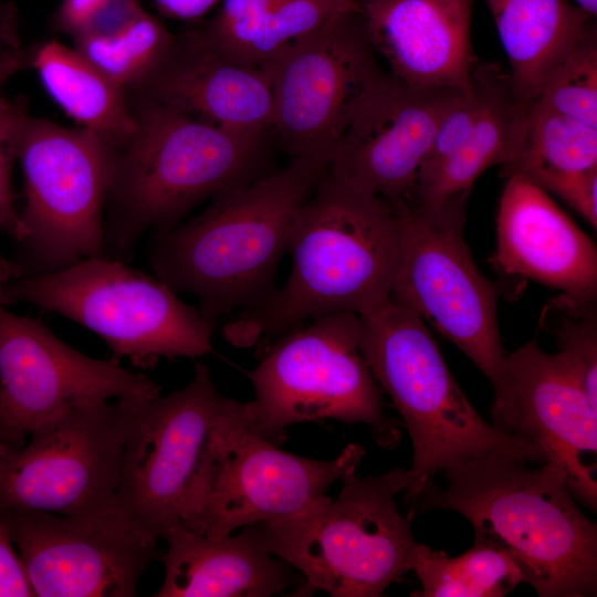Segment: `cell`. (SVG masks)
Here are the masks:
<instances>
[{"instance_id":"1","label":"cell","mask_w":597,"mask_h":597,"mask_svg":"<svg viewBox=\"0 0 597 597\" xmlns=\"http://www.w3.org/2000/svg\"><path fill=\"white\" fill-rule=\"evenodd\" d=\"M399 247L398 210L326 170L295 217L287 280L228 322L224 338L252 347L321 316L380 305L391 292Z\"/></svg>"},{"instance_id":"2","label":"cell","mask_w":597,"mask_h":597,"mask_svg":"<svg viewBox=\"0 0 597 597\" xmlns=\"http://www.w3.org/2000/svg\"><path fill=\"white\" fill-rule=\"evenodd\" d=\"M526 463L489 453L447 469V488L428 481L409 503V515H463L475 542L506 552L540 597L596 596V524L574 502L556 463Z\"/></svg>"},{"instance_id":"3","label":"cell","mask_w":597,"mask_h":597,"mask_svg":"<svg viewBox=\"0 0 597 597\" xmlns=\"http://www.w3.org/2000/svg\"><path fill=\"white\" fill-rule=\"evenodd\" d=\"M325 171L292 159L214 197L191 220L157 231L147 251L155 275L177 294L196 296L214 327L233 311L255 307L274 291L295 217Z\"/></svg>"},{"instance_id":"4","label":"cell","mask_w":597,"mask_h":597,"mask_svg":"<svg viewBox=\"0 0 597 597\" xmlns=\"http://www.w3.org/2000/svg\"><path fill=\"white\" fill-rule=\"evenodd\" d=\"M129 102L135 130L114 151L104 222L105 255L119 260L147 231L169 229L205 199L262 176L254 172L262 142L165 104Z\"/></svg>"},{"instance_id":"5","label":"cell","mask_w":597,"mask_h":597,"mask_svg":"<svg viewBox=\"0 0 597 597\" xmlns=\"http://www.w3.org/2000/svg\"><path fill=\"white\" fill-rule=\"evenodd\" d=\"M360 350L410 436L408 504L438 471L499 453L545 462L534 442L488 423L449 370L431 333L416 313L391 302L359 315Z\"/></svg>"},{"instance_id":"6","label":"cell","mask_w":597,"mask_h":597,"mask_svg":"<svg viewBox=\"0 0 597 597\" xmlns=\"http://www.w3.org/2000/svg\"><path fill=\"white\" fill-rule=\"evenodd\" d=\"M336 498L295 517L258 524L269 552L305 578L300 593L332 597H379L412 570L418 542L396 495L406 491L408 470L343 476Z\"/></svg>"},{"instance_id":"7","label":"cell","mask_w":597,"mask_h":597,"mask_svg":"<svg viewBox=\"0 0 597 597\" xmlns=\"http://www.w3.org/2000/svg\"><path fill=\"white\" fill-rule=\"evenodd\" d=\"M4 305L28 303L98 335L114 355L142 369L160 358L210 354L214 326L165 282L108 255L0 284Z\"/></svg>"},{"instance_id":"8","label":"cell","mask_w":597,"mask_h":597,"mask_svg":"<svg viewBox=\"0 0 597 597\" xmlns=\"http://www.w3.org/2000/svg\"><path fill=\"white\" fill-rule=\"evenodd\" d=\"M360 336V316L352 312L321 316L277 336L245 371L254 391L243 404L249 426L277 446L289 426L334 419L367 425L379 446L396 447L399 425L384 411Z\"/></svg>"},{"instance_id":"9","label":"cell","mask_w":597,"mask_h":597,"mask_svg":"<svg viewBox=\"0 0 597 597\" xmlns=\"http://www.w3.org/2000/svg\"><path fill=\"white\" fill-rule=\"evenodd\" d=\"M365 453L357 443L325 461L285 452L249 426L243 404L235 400L214 432L181 524L223 537L311 513L332 500L329 488L356 471Z\"/></svg>"},{"instance_id":"10","label":"cell","mask_w":597,"mask_h":597,"mask_svg":"<svg viewBox=\"0 0 597 597\" xmlns=\"http://www.w3.org/2000/svg\"><path fill=\"white\" fill-rule=\"evenodd\" d=\"M235 402L196 363L190 381L165 397H124L116 408L122 467L114 507L157 542L180 524L214 432Z\"/></svg>"},{"instance_id":"11","label":"cell","mask_w":597,"mask_h":597,"mask_svg":"<svg viewBox=\"0 0 597 597\" xmlns=\"http://www.w3.org/2000/svg\"><path fill=\"white\" fill-rule=\"evenodd\" d=\"M469 193L397 208L398 265L389 300L429 322L490 380L504 378L495 286L476 268L464 240Z\"/></svg>"},{"instance_id":"12","label":"cell","mask_w":597,"mask_h":597,"mask_svg":"<svg viewBox=\"0 0 597 597\" xmlns=\"http://www.w3.org/2000/svg\"><path fill=\"white\" fill-rule=\"evenodd\" d=\"M114 150L94 133L24 116L17 147L25 202L21 274L54 272L104 255Z\"/></svg>"},{"instance_id":"13","label":"cell","mask_w":597,"mask_h":597,"mask_svg":"<svg viewBox=\"0 0 597 597\" xmlns=\"http://www.w3.org/2000/svg\"><path fill=\"white\" fill-rule=\"evenodd\" d=\"M363 8L303 36L263 67L272 91V123L284 151L327 169L355 107L384 74Z\"/></svg>"},{"instance_id":"14","label":"cell","mask_w":597,"mask_h":597,"mask_svg":"<svg viewBox=\"0 0 597 597\" xmlns=\"http://www.w3.org/2000/svg\"><path fill=\"white\" fill-rule=\"evenodd\" d=\"M156 381L119 362L72 348L40 320L0 302V444L19 448L43 423L74 409L124 397L154 398ZM1 453V454H2Z\"/></svg>"},{"instance_id":"15","label":"cell","mask_w":597,"mask_h":597,"mask_svg":"<svg viewBox=\"0 0 597 597\" xmlns=\"http://www.w3.org/2000/svg\"><path fill=\"white\" fill-rule=\"evenodd\" d=\"M116 404L61 415L0 455V509L77 516L114 507L122 467Z\"/></svg>"},{"instance_id":"16","label":"cell","mask_w":597,"mask_h":597,"mask_svg":"<svg viewBox=\"0 0 597 597\" xmlns=\"http://www.w3.org/2000/svg\"><path fill=\"white\" fill-rule=\"evenodd\" d=\"M0 521L38 597H133L158 557L157 542L115 507L77 516L0 509Z\"/></svg>"},{"instance_id":"17","label":"cell","mask_w":597,"mask_h":597,"mask_svg":"<svg viewBox=\"0 0 597 597\" xmlns=\"http://www.w3.org/2000/svg\"><path fill=\"white\" fill-rule=\"evenodd\" d=\"M461 92L415 87L384 72L352 113L327 172L395 208L412 205L438 124Z\"/></svg>"},{"instance_id":"18","label":"cell","mask_w":597,"mask_h":597,"mask_svg":"<svg viewBox=\"0 0 597 597\" xmlns=\"http://www.w3.org/2000/svg\"><path fill=\"white\" fill-rule=\"evenodd\" d=\"M492 413L493 426L537 444L565 472L572 495L596 511L597 409L558 353L533 339L507 354Z\"/></svg>"},{"instance_id":"19","label":"cell","mask_w":597,"mask_h":597,"mask_svg":"<svg viewBox=\"0 0 597 597\" xmlns=\"http://www.w3.org/2000/svg\"><path fill=\"white\" fill-rule=\"evenodd\" d=\"M129 98L165 104L235 135L262 142L271 129L272 91L264 67L238 63L201 29L175 35L160 66Z\"/></svg>"},{"instance_id":"20","label":"cell","mask_w":597,"mask_h":597,"mask_svg":"<svg viewBox=\"0 0 597 597\" xmlns=\"http://www.w3.org/2000/svg\"><path fill=\"white\" fill-rule=\"evenodd\" d=\"M492 262L504 274L528 277L564 294L597 296L594 241L547 191L521 175L506 177Z\"/></svg>"},{"instance_id":"21","label":"cell","mask_w":597,"mask_h":597,"mask_svg":"<svg viewBox=\"0 0 597 597\" xmlns=\"http://www.w3.org/2000/svg\"><path fill=\"white\" fill-rule=\"evenodd\" d=\"M473 0H366L367 33L389 73L420 88L469 91L479 63L471 44Z\"/></svg>"},{"instance_id":"22","label":"cell","mask_w":597,"mask_h":597,"mask_svg":"<svg viewBox=\"0 0 597 597\" xmlns=\"http://www.w3.org/2000/svg\"><path fill=\"white\" fill-rule=\"evenodd\" d=\"M211 537L181 523L161 538L164 580L156 597H270L293 583L291 566L269 552L258 524Z\"/></svg>"},{"instance_id":"23","label":"cell","mask_w":597,"mask_h":597,"mask_svg":"<svg viewBox=\"0 0 597 597\" xmlns=\"http://www.w3.org/2000/svg\"><path fill=\"white\" fill-rule=\"evenodd\" d=\"M472 78L481 93L478 119L462 147L418 179L413 203L433 205L470 193L488 168L513 164L523 148L531 103L515 93L509 72L496 63H478Z\"/></svg>"},{"instance_id":"24","label":"cell","mask_w":597,"mask_h":597,"mask_svg":"<svg viewBox=\"0 0 597 597\" xmlns=\"http://www.w3.org/2000/svg\"><path fill=\"white\" fill-rule=\"evenodd\" d=\"M507 56L515 93L533 103L595 21L570 0H484Z\"/></svg>"},{"instance_id":"25","label":"cell","mask_w":597,"mask_h":597,"mask_svg":"<svg viewBox=\"0 0 597 597\" xmlns=\"http://www.w3.org/2000/svg\"><path fill=\"white\" fill-rule=\"evenodd\" d=\"M32 67L52 100L81 127L114 151L127 144L135 117L125 87L77 50L56 41L35 46Z\"/></svg>"},{"instance_id":"26","label":"cell","mask_w":597,"mask_h":597,"mask_svg":"<svg viewBox=\"0 0 597 597\" xmlns=\"http://www.w3.org/2000/svg\"><path fill=\"white\" fill-rule=\"evenodd\" d=\"M362 8L356 0H275L256 15L221 28H200L231 60L263 67L274 56L332 19Z\"/></svg>"},{"instance_id":"27","label":"cell","mask_w":597,"mask_h":597,"mask_svg":"<svg viewBox=\"0 0 597 597\" xmlns=\"http://www.w3.org/2000/svg\"><path fill=\"white\" fill-rule=\"evenodd\" d=\"M412 570L421 583L413 597H503L524 583L506 552L475 541L454 557L419 543Z\"/></svg>"},{"instance_id":"28","label":"cell","mask_w":597,"mask_h":597,"mask_svg":"<svg viewBox=\"0 0 597 597\" xmlns=\"http://www.w3.org/2000/svg\"><path fill=\"white\" fill-rule=\"evenodd\" d=\"M174 38L157 18L139 7L107 28L72 39L75 50L129 91L160 66Z\"/></svg>"},{"instance_id":"29","label":"cell","mask_w":597,"mask_h":597,"mask_svg":"<svg viewBox=\"0 0 597 597\" xmlns=\"http://www.w3.org/2000/svg\"><path fill=\"white\" fill-rule=\"evenodd\" d=\"M591 169H597V129L531 103L523 148L502 174L521 175L532 181L546 174Z\"/></svg>"},{"instance_id":"30","label":"cell","mask_w":597,"mask_h":597,"mask_svg":"<svg viewBox=\"0 0 597 597\" xmlns=\"http://www.w3.org/2000/svg\"><path fill=\"white\" fill-rule=\"evenodd\" d=\"M541 326L556 336L558 354L573 368L597 409V296L561 293L544 306Z\"/></svg>"},{"instance_id":"31","label":"cell","mask_w":597,"mask_h":597,"mask_svg":"<svg viewBox=\"0 0 597 597\" xmlns=\"http://www.w3.org/2000/svg\"><path fill=\"white\" fill-rule=\"evenodd\" d=\"M537 102L597 129V32L595 21L543 85Z\"/></svg>"},{"instance_id":"32","label":"cell","mask_w":597,"mask_h":597,"mask_svg":"<svg viewBox=\"0 0 597 597\" xmlns=\"http://www.w3.org/2000/svg\"><path fill=\"white\" fill-rule=\"evenodd\" d=\"M25 103L10 101L0 94V231L18 243L25 238V228L15 207L12 189V167L17 161L18 138L27 115Z\"/></svg>"},{"instance_id":"33","label":"cell","mask_w":597,"mask_h":597,"mask_svg":"<svg viewBox=\"0 0 597 597\" xmlns=\"http://www.w3.org/2000/svg\"><path fill=\"white\" fill-rule=\"evenodd\" d=\"M532 182L558 196L594 229L597 228V169L574 174H546Z\"/></svg>"},{"instance_id":"34","label":"cell","mask_w":597,"mask_h":597,"mask_svg":"<svg viewBox=\"0 0 597 597\" xmlns=\"http://www.w3.org/2000/svg\"><path fill=\"white\" fill-rule=\"evenodd\" d=\"M0 597H35L24 564L0 521Z\"/></svg>"},{"instance_id":"35","label":"cell","mask_w":597,"mask_h":597,"mask_svg":"<svg viewBox=\"0 0 597 597\" xmlns=\"http://www.w3.org/2000/svg\"><path fill=\"white\" fill-rule=\"evenodd\" d=\"M118 0H62L54 14L57 31L71 38L78 34L103 10Z\"/></svg>"},{"instance_id":"36","label":"cell","mask_w":597,"mask_h":597,"mask_svg":"<svg viewBox=\"0 0 597 597\" xmlns=\"http://www.w3.org/2000/svg\"><path fill=\"white\" fill-rule=\"evenodd\" d=\"M275 0H222L219 12L205 27L221 28L248 20Z\"/></svg>"},{"instance_id":"37","label":"cell","mask_w":597,"mask_h":597,"mask_svg":"<svg viewBox=\"0 0 597 597\" xmlns=\"http://www.w3.org/2000/svg\"><path fill=\"white\" fill-rule=\"evenodd\" d=\"M161 14L180 19L193 20L206 14L220 0H153Z\"/></svg>"},{"instance_id":"38","label":"cell","mask_w":597,"mask_h":597,"mask_svg":"<svg viewBox=\"0 0 597 597\" xmlns=\"http://www.w3.org/2000/svg\"><path fill=\"white\" fill-rule=\"evenodd\" d=\"M21 49L15 7L12 3L0 2V56Z\"/></svg>"},{"instance_id":"39","label":"cell","mask_w":597,"mask_h":597,"mask_svg":"<svg viewBox=\"0 0 597 597\" xmlns=\"http://www.w3.org/2000/svg\"><path fill=\"white\" fill-rule=\"evenodd\" d=\"M35 46L21 49L14 53L0 56V87L11 76L32 67V59Z\"/></svg>"},{"instance_id":"40","label":"cell","mask_w":597,"mask_h":597,"mask_svg":"<svg viewBox=\"0 0 597 597\" xmlns=\"http://www.w3.org/2000/svg\"><path fill=\"white\" fill-rule=\"evenodd\" d=\"M19 275H21L20 268L0 252V284H4Z\"/></svg>"},{"instance_id":"41","label":"cell","mask_w":597,"mask_h":597,"mask_svg":"<svg viewBox=\"0 0 597 597\" xmlns=\"http://www.w3.org/2000/svg\"><path fill=\"white\" fill-rule=\"evenodd\" d=\"M575 4L587 12L591 18L597 15V0H573Z\"/></svg>"},{"instance_id":"42","label":"cell","mask_w":597,"mask_h":597,"mask_svg":"<svg viewBox=\"0 0 597 597\" xmlns=\"http://www.w3.org/2000/svg\"><path fill=\"white\" fill-rule=\"evenodd\" d=\"M1 453H2V449H1V444H0V455H1Z\"/></svg>"}]
</instances>
